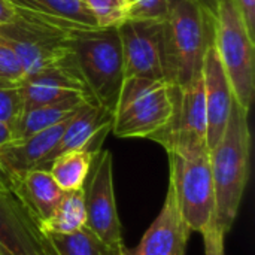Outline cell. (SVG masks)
<instances>
[{"label": "cell", "mask_w": 255, "mask_h": 255, "mask_svg": "<svg viewBox=\"0 0 255 255\" xmlns=\"http://www.w3.org/2000/svg\"><path fill=\"white\" fill-rule=\"evenodd\" d=\"M214 34V6L193 0H170L161 25L164 79L184 87L202 72L206 48Z\"/></svg>", "instance_id": "cell-1"}, {"label": "cell", "mask_w": 255, "mask_h": 255, "mask_svg": "<svg viewBox=\"0 0 255 255\" xmlns=\"http://www.w3.org/2000/svg\"><path fill=\"white\" fill-rule=\"evenodd\" d=\"M215 188L217 223L227 235L239 214L250 178L251 131L248 111L235 100L221 139L209 149Z\"/></svg>", "instance_id": "cell-2"}, {"label": "cell", "mask_w": 255, "mask_h": 255, "mask_svg": "<svg viewBox=\"0 0 255 255\" xmlns=\"http://www.w3.org/2000/svg\"><path fill=\"white\" fill-rule=\"evenodd\" d=\"M175 109V87L166 79L126 78L114 108L117 137H151L167 126Z\"/></svg>", "instance_id": "cell-3"}, {"label": "cell", "mask_w": 255, "mask_h": 255, "mask_svg": "<svg viewBox=\"0 0 255 255\" xmlns=\"http://www.w3.org/2000/svg\"><path fill=\"white\" fill-rule=\"evenodd\" d=\"M73 54L94 102L114 112L124 81L123 49L117 27L75 30Z\"/></svg>", "instance_id": "cell-4"}, {"label": "cell", "mask_w": 255, "mask_h": 255, "mask_svg": "<svg viewBox=\"0 0 255 255\" xmlns=\"http://www.w3.org/2000/svg\"><path fill=\"white\" fill-rule=\"evenodd\" d=\"M214 43L236 103L250 112L255 96V39L235 0H215Z\"/></svg>", "instance_id": "cell-5"}, {"label": "cell", "mask_w": 255, "mask_h": 255, "mask_svg": "<svg viewBox=\"0 0 255 255\" xmlns=\"http://www.w3.org/2000/svg\"><path fill=\"white\" fill-rule=\"evenodd\" d=\"M169 154V184L173 187L178 209L191 233H202L217 220V202L209 149L188 154Z\"/></svg>", "instance_id": "cell-6"}, {"label": "cell", "mask_w": 255, "mask_h": 255, "mask_svg": "<svg viewBox=\"0 0 255 255\" xmlns=\"http://www.w3.org/2000/svg\"><path fill=\"white\" fill-rule=\"evenodd\" d=\"M0 40L16 54L25 75L73 54V31L19 12L0 24Z\"/></svg>", "instance_id": "cell-7"}, {"label": "cell", "mask_w": 255, "mask_h": 255, "mask_svg": "<svg viewBox=\"0 0 255 255\" xmlns=\"http://www.w3.org/2000/svg\"><path fill=\"white\" fill-rule=\"evenodd\" d=\"M208 117L202 72L184 87H175V109L170 121L149 139L167 152L188 154L208 148Z\"/></svg>", "instance_id": "cell-8"}, {"label": "cell", "mask_w": 255, "mask_h": 255, "mask_svg": "<svg viewBox=\"0 0 255 255\" xmlns=\"http://www.w3.org/2000/svg\"><path fill=\"white\" fill-rule=\"evenodd\" d=\"M85 193V227L114 254L126 247L114 191V161L109 151H99L88 173Z\"/></svg>", "instance_id": "cell-9"}, {"label": "cell", "mask_w": 255, "mask_h": 255, "mask_svg": "<svg viewBox=\"0 0 255 255\" xmlns=\"http://www.w3.org/2000/svg\"><path fill=\"white\" fill-rule=\"evenodd\" d=\"M163 21L126 19L117 27L124 61L126 78L164 79L163 48H161Z\"/></svg>", "instance_id": "cell-10"}, {"label": "cell", "mask_w": 255, "mask_h": 255, "mask_svg": "<svg viewBox=\"0 0 255 255\" xmlns=\"http://www.w3.org/2000/svg\"><path fill=\"white\" fill-rule=\"evenodd\" d=\"M19 90L24 109L51 103L73 94H81L94 100L81 75L75 54L25 75L19 81Z\"/></svg>", "instance_id": "cell-11"}, {"label": "cell", "mask_w": 255, "mask_h": 255, "mask_svg": "<svg viewBox=\"0 0 255 255\" xmlns=\"http://www.w3.org/2000/svg\"><path fill=\"white\" fill-rule=\"evenodd\" d=\"M114 112L99 103H85L66 124L61 136L36 169L48 170L51 161L67 151L99 152L105 137L112 131Z\"/></svg>", "instance_id": "cell-12"}, {"label": "cell", "mask_w": 255, "mask_h": 255, "mask_svg": "<svg viewBox=\"0 0 255 255\" xmlns=\"http://www.w3.org/2000/svg\"><path fill=\"white\" fill-rule=\"evenodd\" d=\"M0 255H49L37 223L6 188H0Z\"/></svg>", "instance_id": "cell-13"}, {"label": "cell", "mask_w": 255, "mask_h": 255, "mask_svg": "<svg viewBox=\"0 0 255 255\" xmlns=\"http://www.w3.org/2000/svg\"><path fill=\"white\" fill-rule=\"evenodd\" d=\"M202 78L205 90L206 117H208V148H214L221 139L227 126L232 106L235 103L233 90L226 75L218 51L212 39L206 48L202 63Z\"/></svg>", "instance_id": "cell-14"}, {"label": "cell", "mask_w": 255, "mask_h": 255, "mask_svg": "<svg viewBox=\"0 0 255 255\" xmlns=\"http://www.w3.org/2000/svg\"><path fill=\"white\" fill-rule=\"evenodd\" d=\"M191 230L178 209L173 187L169 184L163 208L149 229L145 232L136 250L127 255H185Z\"/></svg>", "instance_id": "cell-15"}, {"label": "cell", "mask_w": 255, "mask_h": 255, "mask_svg": "<svg viewBox=\"0 0 255 255\" xmlns=\"http://www.w3.org/2000/svg\"><path fill=\"white\" fill-rule=\"evenodd\" d=\"M69 120L48 130H43L37 134H33L30 137L10 140L1 145L0 146V188L9 190L10 184L16 178L22 176L31 169H36L37 164L46 157V154L57 143Z\"/></svg>", "instance_id": "cell-16"}, {"label": "cell", "mask_w": 255, "mask_h": 255, "mask_svg": "<svg viewBox=\"0 0 255 255\" xmlns=\"http://www.w3.org/2000/svg\"><path fill=\"white\" fill-rule=\"evenodd\" d=\"M15 12L75 31L96 28V19L82 0H7Z\"/></svg>", "instance_id": "cell-17"}, {"label": "cell", "mask_w": 255, "mask_h": 255, "mask_svg": "<svg viewBox=\"0 0 255 255\" xmlns=\"http://www.w3.org/2000/svg\"><path fill=\"white\" fill-rule=\"evenodd\" d=\"M9 191L18 199L37 224L52 214L64 193L57 185L51 173L42 169H31L16 178L10 184Z\"/></svg>", "instance_id": "cell-18"}, {"label": "cell", "mask_w": 255, "mask_h": 255, "mask_svg": "<svg viewBox=\"0 0 255 255\" xmlns=\"http://www.w3.org/2000/svg\"><path fill=\"white\" fill-rule=\"evenodd\" d=\"M85 103H96V102L85 96L73 94L51 103L24 109L16 124L12 128L13 140L30 137L57 124L64 123L66 120L73 117Z\"/></svg>", "instance_id": "cell-19"}, {"label": "cell", "mask_w": 255, "mask_h": 255, "mask_svg": "<svg viewBox=\"0 0 255 255\" xmlns=\"http://www.w3.org/2000/svg\"><path fill=\"white\" fill-rule=\"evenodd\" d=\"M37 226L45 235H70L85 227L84 188L63 193L52 214Z\"/></svg>", "instance_id": "cell-20"}, {"label": "cell", "mask_w": 255, "mask_h": 255, "mask_svg": "<svg viewBox=\"0 0 255 255\" xmlns=\"http://www.w3.org/2000/svg\"><path fill=\"white\" fill-rule=\"evenodd\" d=\"M96 154L91 151H67L51 161L48 172L64 193L81 190L85 187Z\"/></svg>", "instance_id": "cell-21"}, {"label": "cell", "mask_w": 255, "mask_h": 255, "mask_svg": "<svg viewBox=\"0 0 255 255\" xmlns=\"http://www.w3.org/2000/svg\"><path fill=\"white\" fill-rule=\"evenodd\" d=\"M45 239L49 255H115L87 227L70 235H45Z\"/></svg>", "instance_id": "cell-22"}, {"label": "cell", "mask_w": 255, "mask_h": 255, "mask_svg": "<svg viewBox=\"0 0 255 255\" xmlns=\"http://www.w3.org/2000/svg\"><path fill=\"white\" fill-rule=\"evenodd\" d=\"M99 28L118 27L128 18V0H82Z\"/></svg>", "instance_id": "cell-23"}, {"label": "cell", "mask_w": 255, "mask_h": 255, "mask_svg": "<svg viewBox=\"0 0 255 255\" xmlns=\"http://www.w3.org/2000/svg\"><path fill=\"white\" fill-rule=\"evenodd\" d=\"M22 109L24 105L19 82H0V123L13 128Z\"/></svg>", "instance_id": "cell-24"}, {"label": "cell", "mask_w": 255, "mask_h": 255, "mask_svg": "<svg viewBox=\"0 0 255 255\" xmlns=\"http://www.w3.org/2000/svg\"><path fill=\"white\" fill-rule=\"evenodd\" d=\"M128 6L130 19L164 21L170 9V0H128Z\"/></svg>", "instance_id": "cell-25"}, {"label": "cell", "mask_w": 255, "mask_h": 255, "mask_svg": "<svg viewBox=\"0 0 255 255\" xmlns=\"http://www.w3.org/2000/svg\"><path fill=\"white\" fill-rule=\"evenodd\" d=\"M24 75L22 64L16 54L0 40V82H19Z\"/></svg>", "instance_id": "cell-26"}, {"label": "cell", "mask_w": 255, "mask_h": 255, "mask_svg": "<svg viewBox=\"0 0 255 255\" xmlns=\"http://www.w3.org/2000/svg\"><path fill=\"white\" fill-rule=\"evenodd\" d=\"M205 242V255H226L224 254V238L226 233L214 220L202 233Z\"/></svg>", "instance_id": "cell-27"}, {"label": "cell", "mask_w": 255, "mask_h": 255, "mask_svg": "<svg viewBox=\"0 0 255 255\" xmlns=\"http://www.w3.org/2000/svg\"><path fill=\"white\" fill-rule=\"evenodd\" d=\"M235 4L244 18L248 33L255 39V0H235Z\"/></svg>", "instance_id": "cell-28"}, {"label": "cell", "mask_w": 255, "mask_h": 255, "mask_svg": "<svg viewBox=\"0 0 255 255\" xmlns=\"http://www.w3.org/2000/svg\"><path fill=\"white\" fill-rule=\"evenodd\" d=\"M15 15V9L10 6V3L7 0H0V24L7 22L9 19H12Z\"/></svg>", "instance_id": "cell-29"}, {"label": "cell", "mask_w": 255, "mask_h": 255, "mask_svg": "<svg viewBox=\"0 0 255 255\" xmlns=\"http://www.w3.org/2000/svg\"><path fill=\"white\" fill-rule=\"evenodd\" d=\"M13 140V136H12V128L4 124V123H0V146Z\"/></svg>", "instance_id": "cell-30"}, {"label": "cell", "mask_w": 255, "mask_h": 255, "mask_svg": "<svg viewBox=\"0 0 255 255\" xmlns=\"http://www.w3.org/2000/svg\"><path fill=\"white\" fill-rule=\"evenodd\" d=\"M193 1H199V3L208 4V6H214L215 4V0H193Z\"/></svg>", "instance_id": "cell-31"}, {"label": "cell", "mask_w": 255, "mask_h": 255, "mask_svg": "<svg viewBox=\"0 0 255 255\" xmlns=\"http://www.w3.org/2000/svg\"><path fill=\"white\" fill-rule=\"evenodd\" d=\"M115 255H127V248H124V250H123L121 253H117Z\"/></svg>", "instance_id": "cell-32"}]
</instances>
